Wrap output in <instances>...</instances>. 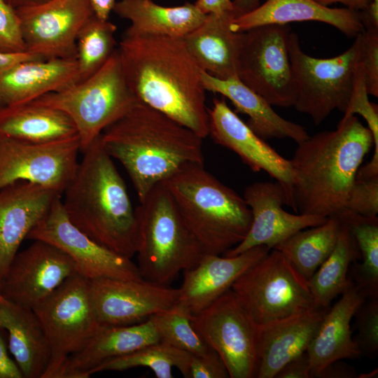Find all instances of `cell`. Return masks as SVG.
<instances>
[{"mask_svg":"<svg viewBox=\"0 0 378 378\" xmlns=\"http://www.w3.org/2000/svg\"><path fill=\"white\" fill-rule=\"evenodd\" d=\"M22 377V374L18 365L9 357L5 343L0 334V378Z\"/></svg>","mask_w":378,"mask_h":378,"instance_id":"obj_47","label":"cell"},{"mask_svg":"<svg viewBox=\"0 0 378 378\" xmlns=\"http://www.w3.org/2000/svg\"><path fill=\"white\" fill-rule=\"evenodd\" d=\"M137 102L127 85L116 49L88 78L31 102L65 113L76 127L83 151Z\"/></svg>","mask_w":378,"mask_h":378,"instance_id":"obj_8","label":"cell"},{"mask_svg":"<svg viewBox=\"0 0 378 378\" xmlns=\"http://www.w3.org/2000/svg\"><path fill=\"white\" fill-rule=\"evenodd\" d=\"M225 363L213 349L203 355L191 354L188 378H227Z\"/></svg>","mask_w":378,"mask_h":378,"instance_id":"obj_43","label":"cell"},{"mask_svg":"<svg viewBox=\"0 0 378 378\" xmlns=\"http://www.w3.org/2000/svg\"><path fill=\"white\" fill-rule=\"evenodd\" d=\"M59 195L51 188L27 181L0 190V285L21 243Z\"/></svg>","mask_w":378,"mask_h":378,"instance_id":"obj_20","label":"cell"},{"mask_svg":"<svg viewBox=\"0 0 378 378\" xmlns=\"http://www.w3.org/2000/svg\"><path fill=\"white\" fill-rule=\"evenodd\" d=\"M38 59L41 58L27 51L18 52H0V72L7 70L20 62Z\"/></svg>","mask_w":378,"mask_h":378,"instance_id":"obj_49","label":"cell"},{"mask_svg":"<svg viewBox=\"0 0 378 378\" xmlns=\"http://www.w3.org/2000/svg\"><path fill=\"white\" fill-rule=\"evenodd\" d=\"M275 378H311L310 362L307 351L286 363Z\"/></svg>","mask_w":378,"mask_h":378,"instance_id":"obj_44","label":"cell"},{"mask_svg":"<svg viewBox=\"0 0 378 378\" xmlns=\"http://www.w3.org/2000/svg\"><path fill=\"white\" fill-rule=\"evenodd\" d=\"M32 309L50 348V363L42 378H63L69 358L87 344L101 325L91 297L90 279L74 274Z\"/></svg>","mask_w":378,"mask_h":378,"instance_id":"obj_10","label":"cell"},{"mask_svg":"<svg viewBox=\"0 0 378 378\" xmlns=\"http://www.w3.org/2000/svg\"><path fill=\"white\" fill-rule=\"evenodd\" d=\"M358 375L354 367L337 360L323 369L316 378H356Z\"/></svg>","mask_w":378,"mask_h":378,"instance_id":"obj_45","label":"cell"},{"mask_svg":"<svg viewBox=\"0 0 378 378\" xmlns=\"http://www.w3.org/2000/svg\"><path fill=\"white\" fill-rule=\"evenodd\" d=\"M100 139L108 154L127 171L139 202L181 169L204 164L202 138L140 102L108 126Z\"/></svg>","mask_w":378,"mask_h":378,"instance_id":"obj_2","label":"cell"},{"mask_svg":"<svg viewBox=\"0 0 378 378\" xmlns=\"http://www.w3.org/2000/svg\"><path fill=\"white\" fill-rule=\"evenodd\" d=\"M94 14L100 19L108 20L116 0H88Z\"/></svg>","mask_w":378,"mask_h":378,"instance_id":"obj_50","label":"cell"},{"mask_svg":"<svg viewBox=\"0 0 378 378\" xmlns=\"http://www.w3.org/2000/svg\"><path fill=\"white\" fill-rule=\"evenodd\" d=\"M26 50L41 59H76V39L94 15L88 0H47L15 10Z\"/></svg>","mask_w":378,"mask_h":378,"instance_id":"obj_15","label":"cell"},{"mask_svg":"<svg viewBox=\"0 0 378 378\" xmlns=\"http://www.w3.org/2000/svg\"><path fill=\"white\" fill-rule=\"evenodd\" d=\"M235 18L249 13L260 6V0H233Z\"/></svg>","mask_w":378,"mask_h":378,"instance_id":"obj_51","label":"cell"},{"mask_svg":"<svg viewBox=\"0 0 378 378\" xmlns=\"http://www.w3.org/2000/svg\"><path fill=\"white\" fill-rule=\"evenodd\" d=\"M117 50L127 85L138 102L202 139L209 135L203 70L181 38L124 34Z\"/></svg>","mask_w":378,"mask_h":378,"instance_id":"obj_1","label":"cell"},{"mask_svg":"<svg viewBox=\"0 0 378 378\" xmlns=\"http://www.w3.org/2000/svg\"><path fill=\"white\" fill-rule=\"evenodd\" d=\"M354 317L357 329L354 342L361 356L374 358L378 352V298H365Z\"/></svg>","mask_w":378,"mask_h":378,"instance_id":"obj_38","label":"cell"},{"mask_svg":"<svg viewBox=\"0 0 378 378\" xmlns=\"http://www.w3.org/2000/svg\"><path fill=\"white\" fill-rule=\"evenodd\" d=\"M231 290L257 329L319 307L308 280L274 248L244 272Z\"/></svg>","mask_w":378,"mask_h":378,"instance_id":"obj_7","label":"cell"},{"mask_svg":"<svg viewBox=\"0 0 378 378\" xmlns=\"http://www.w3.org/2000/svg\"><path fill=\"white\" fill-rule=\"evenodd\" d=\"M373 145L370 130L355 115H344L335 130L298 143L290 160L295 212L337 216L345 209L357 172Z\"/></svg>","mask_w":378,"mask_h":378,"instance_id":"obj_3","label":"cell"},{"mask_svg":"<svg viewBox=\"0 0 378 378\" xmlns=\"http://www.w3.org/2000/svg\"><path fill=\"white\" fill-rule=\"evenodd\" d=\"M116 25L109 20L100 19L94 14L83 24L76 39L80 80L97 72L116 50Z\"/></svg>","mask_w":378,"mask_h":378,"instance_id":"obj_36","label":"cell"},{"mask_svg":"<svg viewBox=\"0 0 378 378\" xmlns=\"http://www.w3.org/2000/svg\"><path fill=\"white\" fill-rule=\"evenodd\" d=\"M163 183L204 254H223L244 239L252 221L250 208L204 164L186 167Z\"/></svg>","mask_w":378,"mask_h":378,"instance_id":"obj_5","label":"cell"},{"mask_svg":"<svg viewBox=\"0 0 378 378\" xmlns=\"http://www.w3.org/2000/svg\"><path fill=\"white\" fill-rule=\"evenodd\" d=\"M190 356L191 354L160 341L106 360L97 366L91 374L145 367L151 370L158 378H172L173 368H176L183 377L188 378Z\"/></svg>","mask_w":378,"mask_h":378,"instance_id":"obj_35","label":"cell"},{"mask_svg":"<svg viewBox=\"0 0 378 378\" xmlns=\"http://www.w3.org/2000/svg\"><path fill=\"white\" fill-rule=\"evenodd\" d=\"M0 328L7 331L9 349L23 377L42 378L50 348L34 310L5 298L0 303Z\"/></svg>","mask_w":378,"mask_h":378,"instance_id":"obj_29","label":"cell"},{"mask_svg":"<svg viewBox=\"0 0 378 378\" xmlns=\"http://www.w3.org/2000/svg\"><path fill=\"white\" fill-rule=\"evenodd\" d=\"M0 136L44 143L78 136L65 113L29 102L0 108Z\"/></svg>","mask_w":378,"mask_h":378,"instance_id":"obj_31","label":"cell"},{"mask_svg":"<svg viewBox=\"0 0 378 378\" xmlns=\"http://www.w3.org/2000/svg\"><path fill=\"white\" fill-rule=\"evenodd\" d=\"M361 258L356 240L350 228L342 223L337 242L332 252L308 280L316 304L329 309L332 301L352 284L347 274L351 264Z\"/></svg>","mask_w":378,"mask_h":378,"instance_id":"obj_32","label":"cell"},{"mask_svg":"<svg viewBox=\"0 0 378 378\" xmlns=\"http://www.w3.org/2000/svg\"><path fill=\"white\" fill-rule=\"evenodd\" d=\"M5 300V298L3 297V295H1V293H0V303L4 301Z\"/></svg>","mask_w":378,"mask_h":378,"instance_id":"obj_55","label":"cell"},{"mask_svg":"<svg viewBox=\"0 0 378 378\" xmlns=\"http://www.w3.org/2000/svg\"><path fill=\"white\" fill-rule=\"evenodd\" d=\"M7 4L15 10L34 6L47 0H4Z\"/></svg>","mask_w":378,"mask_h":378,"instance_id":"obj_53","label":"cell"},{"mask_svg":"<svg viewBox=\"0 0 378 378\" xmlns=\"http://www.w3.org/2000/svg\"><path fill=\"white\" fill-rule=\"evenodd\" d=\"M91 297L101 325L141 322L174 306L178 289L144 279L101 278L90 280Z\"/></svg>","mask_w":378,"mask_h":378,"instance_id":"obj_17","label":"cell"},{"mask_svg":"<svg viewBox=\"0 0 378 378\" xmlns=\"http://www.w3.org/2000/svg\"><path fill=\"white\" fill-rule=\"evenodd\" d=\"M243 198L251 209L252 221L244 239L223 253L234 256L258 246L274 248L296 232L324 223L328 218L293 214L286 211V196L276 182H256L248 186Z\"/></svg>","mask_w":378,"mask_h":378,"instance_id":"obj_19","label":"cell"},{"mask_svg":"<svg viewBox=\"0 0 378 378\" xmlns=\"http://www.w3.org/2000/svg\"><path fill=\"white\" fill-rule=\"evenodd\" d=\"M192 324L223 360L230 378L256 377L258 329L231 289L206 309L191 316Z\"/></svg>","mask_w":378,"mask_h":378,"instance_id":"obj_12","label":"cell"},{"mask_svg":"<svg viewBox=\"0 0 378 378\" xmlns=\"http://www.w3.org/2000/svg\"><path fill=\"white\" fill-rule=\"evenodd\" d=\"M194 4L204 15L234 13L230 0H197Z\"/></svg>","mask_w":378,"mask_h":378,"instance_id":"obj_46","label":"cell"},{"mask_svg":"<svg viewBox=\"0 0 378 378\" xmlns=\"http://www.w3.org/2000/svg\"><path fill=\"white\" fill-rule=\"evenodd\" d=\"M201 79L206 91L229 99L237 112L247 115V125L262 139L288 138L298 144L309 136L302 125L282 118L239 78L220 79L203 71Z\"/></svg>","mask_w":378,"mask_h":378,"instance_id":"obj_28","label":"cell"},{"mask_svg":"<svg viewBox=\"0 0 378 378\" xmlns=\"http://www.w3.org/2000/svg\"><path fill=\"white\" fill-rule=\"evenodd\" d=\"M208 113L209 135L212 139L235 153L253 172L264 171L275 178L284 189L286 204L295 211L293 195L294 174L290 160L257 135L228 106L224 98H215Z\"/></svg>","mask_w":378,"mask_h":378,"instance_id":"obj_18","label":"cell"},{"mask_svg":"<svg viewBox=\"0 0 378 378\" xmlns=\"http://www.w3.org/2000/svg\"><path fill=\"white\" fill-rule=\"evenodd\" d=\"M290 27L265 24L242 32L237 78L271 106H294L297 90L288 50Z\"/></svg>","mask_w":378,"mask_h":378,"instance_id":"obj_11","label":"cell"},{"mask_svg":"<svg viewBox=\"0 0 378 378\" xmlns=\"http://www.w3.org/2000/svg\"><path fill=\"white\" fill-rule=\"evenodd\" d=\"M358 13L364 30L378 31V0H371L366 8Z\"/></svg>","mask_w":378,"mask_h":378,"instance_id":"obj_48","label":"cell"},{"mask_svg":"<svg viewBox=\"0 0 378 378\" xmlns=\"http://www.w3.org/2000/svg\"><path fill=\"white\" fill-rule=\"evenodd\" d=\"M365 298L354 282L324 314L307 350L311 378L330 363L361 356L352 337L351 321Z\"/></svg>","mask_w":378,"mask_h":378,"instance_id":"obj_23","label":"cell"},{"mask_svg":"<svg viewBox=\"0 0 378 378\" xmlns=\"http://www.w3.org/2000/svg\"><path fill=\"white\" fill-rule=\"evenodd\" d=\"M159 342L149 318L130 325H100L87 344L69 358L63 378L90 377L99 364Z\"/></svg>","mask_w":378,"mask_h":378,"instance_id":"obj_26","label":"cell"},{"mask_svg":"<svg viewBox=\"0 0 378 378\" xmlns=\"http://www.w3.org/2000/svg\"><path fill=\"white\" fill-rule=\"evenodd\" d=\"M361 57V56H360ZM363 68L360 59L355 71L353 91L347 110L344 115H360L370 130L374 146L373 161L378 160V107L368 98Z\"/></svg>","mask_w":378,"mask_h":378,"instance_id":"obj_39","label":"cell"},{"mask_svg":"<svg viewBox=\"0 0 378 378\" xmlns=\"http://www.w3.org/2000/svg\"><path fill=\"white\" fill-rule=\"evenodd\" d=\"M360 62L369 94L378 97V31L362 32Z\"/></svg>","mask_w":378,"mask_h":378,"instance_id":"obj_42","label":"cell"},{"mask_svg":"<svg viewBox=\"0 0 378 378\" xmlns=\"http://www.w3.org/2000/svg\"><path fill=\"white\" fill-rule=\"evenodd\" d=\"M137 267L144 279L167 285L204 254L165 185L154 186L136 208Z\"/></svg>","mask_w":378,"mask_h":378,"instance_id":"obj_6","label":"cell"},{"mask_svg":"<svg viewBox=\"0 0 378 378\" xmlns=\"http://www.w3.org/2000/svg\"><path fill=\"white\" fill-rule=\"evenodd\" d=\"M328 309L318 307L258 328L256 377H275L286 363L307 351Z\"/></svg>","mask_w":378,"mask_h":378,"instance_id":"obj_25","label":"cell"},{"mask_svg":"<svg viewBox=\"0 0 378 378\" xmlns=\"http://www.w3.org/2000/svg\"><path fill=\"white\" fill-rule=\"evenodd\" d=\"M148 318L161 342L195 355H203L211 349L194 328L191 316L176 304Z\"/></svg>","mask_w":378,"mask_h":378,"instance_id":"obj_37","label":"cell"},{"mask_svg":"<svg viewBox=\"0 0 378 378\" xmlns=\"http://www.w3.org/2000/svg\"><path fill=\"white\" fill-rule=\"evenodd\" d=\"M303 21L328 24L349 37H356L364 31L358 11L329 8L314 0H267L253 10L234 18L230 29L244 32L265 24Z\"/></svg>","mask_w":378,"mask_h":378,"instance_id":"obj_24","label":"cell"},{"mask_svg":"<svg viewBox=\"0 0 378 378\" xmlns=\"http://www.w3.org/2000/svg\"><path fill=\"white\" fill-rule=\"evenodd\" d=\"M24 51H27L26 47L16 10L0 0V52Z\"/></svg>","mask_w":378,"mask_h":378,"instance_id":"obj_41","label":"cell"},{"mask_svg":"<svg viewBox=\"0 0 378 378\" xmlns=\"http://www.w3.org/2000/svg\"><path fill=\"white\" fill-rule=\"evenodd\" d=\"M234 18V13L208 14L198 27L182 38L199 66L220 79L238 78L242 32L231 30Z\"/></svg>","mask_w":378,"mask_h":378,"instance_id":"obj_27","label":"cell"},{"mask_svg":"<svg viewBox=\"0 0 378 378\" xmlns=\"http://www.w3.org/2000/svg\"><path fill=\"white\" fill-rule=\"evenodd\" d=\"M341 228V220L330 216L320 225L296 232L274 248L281 252L309 280L332 252Z\"/></svg>","mask_w":378,"mask_h":378,"instance_id":"obj_33","label":"cell"},{"mask_svg":"<svg viewBox=\"0 0 378 378\" xmlns=\"http://www.w3.org/2000/svg\"><path fill=\"white\" fill-rule=\"evenodd\" d=\"M344 52L333 57L317 58L301 48L298 36L290 32L288 50L297 90L295 108L307 114L318 125L335 110L344 113L349 106L355 71L362 50V33Z\"/></svg>","mask_w":378,"mask_h":378,"instance_id":"obj_9","label":"cell"},{"mask_svg":"<svg viewBox=\"0 0 378 378\" xmlns=\"http://www.w3.org/2000/svg\"><path fill=\"white\" fill-rule=\"evenodd\" d=\"M342 220L354 234L362 259L351 264V279L365 298H378V218L346 209Z\"/></svg>","mask_w":378,"mask_h":378,"instance_id":"obj_34","label":"cell"},{"mask_svg":"<svg viewBox=\"0 0 378 378\" xmlns=\"http://www.w3.org/2000/svg\"><path fill=\"white\" fill-rule=\"evenodd\" d=\"M82 152L83 158L62 193L64 211L91 239L132 258L136 252L138 224L125 182L100 136Z\"/></svg>","mask_w":378,"mask_h":378,"instance_id":"obj_4","label":"cell"},{"mask_svg":"<svg viewBox=\"0 0 378 378\" xmlns=\"http://www.w3.org/2000/svg\"><path fill=\"white\" fill-rule=\"evenodd\" d=\"M113 11L130 22L124 32L126 35L181 38L198 27L206 16L194 3L169 7L158 5L152 0H119Z\"/></svg>","mask_w":378,"mask_h":378,"instance_id":"obj_30","label":"cell"},{"mask_svg":"<svg viewBox=\"0 0 378 378\" xmlns=\"http://www.w3.org/2000/svg\"><path fill=\"white\" fill-rule=\"evenodd\" d=\"M80 80L76 59H38L0 72V108L31 102Z\"/></svg>","mask_w":378,"mask_h":378,"instance_id":"obj_22","label":"cell"},{"mask_svg":"<svg viewBox=\"0 0 378 378\" xmlns=\"http://www.w3.org/2000/svg\"><path fill=\"white\" fill-rule=\"evenodd\" d=\"M377 369H375L372 370L370 372L366 373V374H360V375H358V378H374L377 377Z\"/></svg>","mask_w":378,"mask_h":378,"instance_id":"obj_54","label":"cell"},{"mask_svg":"<svg viewBox=\"0 0 378 378\" xmlns=\"http://www.w3.org/2000/svg\"><path fill=\"white\" fill-rule=\"evenodd\" d=\"M78 136L36 143L0 136V190L18 181L62 195L77 169Z\"/></svg>","mask_w":378,"mask_h":378,"instance_id":"obj_13","label":"cell"},{"mask_svg":"<svg viewBox=\"0 0 378 378\" xmlns=\"http://www.w3.org/2000/svg\"><path fill=\"white\" fill-rule=\"evenodd\" d=\"M34 241L18 252L0 285L4 298L31 309L78 273L73 260L62 250L43 241Z\"/></svg>","mask_w":378,"mask_h":378,"instance_id":"obj_16","label":"cell"},{"mask_svg":"<svg viewBox=\"0 0 378 378\" xmlns=\"http://www.w3.org/2000/svg\"><path fill=\"white\" fill-rule=\"evenodd\" d=\"M27 239L49 243L67 254L78 273L92 280L101 278L142 279L131 258L99 244L75 226L66 214L58 196Z\"/></svg>","mask_w":378,"mask_h":378,"instance_id":"obj_14","label":"cell"},{"mask_svg":"<svg viewBox=\"0 0 378 378\" xmlns=\"http://www.w3.org/2000/svg\"><path fill=\"white\" fill-rule=\"evenodd\" d=\"M323 6H328L334 3H341L348 8L360 11L366 8L371 0H314Z\"/></svg>","mask_w":378,"mask_h":378,"instance_id":"obj_52","label":"cell"},{"mask_svg":"<svg viewBox=\"0 0 378 378\" xmlns=\"http://www.w3.org/2000/svg\"><path fill=\"white\" fill-rule=\"evenodd\" d=\"M271 249L258 246L234 256L204 254L183 271L176 305L190 316L206 309L231 289L235 281Z\"/></svg>","mask_w":378,"mask_h":378,"instance_id":"obj_21","label":"cell"},{"mask_svg":"<svg viewBox=\"0 0 378 378\" xmlns=\"http://www.w3.org/2000/svg\"><path fill=\"white\" fill-rule=\"evenodd\" d=\"M345 208L366 217H377L378 176L369 178H356Z\"/></svg>","mask_w":378,"mask_h":378,"instance_id":"obj_40","label":"cell"}]
</instances>
